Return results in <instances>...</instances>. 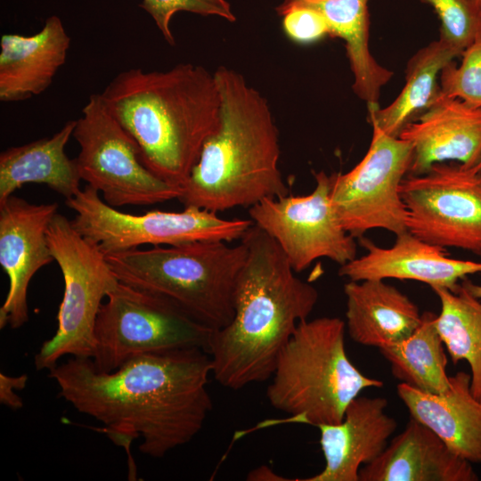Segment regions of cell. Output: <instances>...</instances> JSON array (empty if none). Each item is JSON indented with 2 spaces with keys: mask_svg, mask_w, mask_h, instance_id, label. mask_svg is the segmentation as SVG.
Masks as SVG:
<instances>
[{
  "mask_svg": "<svg viewBox=\"0 0 481 481\" xmlns=\"http://www.w3.org/2000/svg\"><path fill=\"white\" fill-rule=\"evenodd\" d=\"M211 358L200 347L134 356L112 371L92 358L70 357L49 371L59 395L78 412L103 424L116 444L162 458L191 442L213 408L208 390Z\"/></svg>",
  "mask_w": 481,
  "mask_h": 481,
  "instance_id": "cell-1",
  "label": "cell"
},
{
  "mask_svg": "<svg viewBox=\"0 0 481 481\" xmlns=\"http://www.w3.org/2000/svg\"><path fill=\"white\" fill-rule=\"evenodd\" d=\"M240 240L248 255L235 284L233 317L213 331L207 347L215 379L233 390L271 379L281 350L319 298L257 225Z\"/></svg>",
  "mask_w": 481,
  "mask_h": 481,
  "instance_id": "cell-2",
  "label": "cell"
},
{
  "mask_svg": "<svg viewBox=\"0 0 481 481\" xmlns=\"http://www.w3.org/2000/svg\"><path fill=\"white\" fill-rule=\"evenodd\" d=\"M100 94L135 141L144 167L183 188L203 144L219 124L220 95L214 73L192 63L166 71L131 68L118 73Z\"/></svg>",
  "mask_w": 481,
  "mask_h": 481,
  "instance_id": "cell-3",
  "label": "cell"
},
{
  "mask_svg": "<svg viewBox=\"0 0 481 481\" xmlns=\"http://www.w3.org/2000/svg\"><path fill=\"white\" fill-rule=\"evenodd\" d=\"M220 119L182 195L184 207L219 213L289 194L279 167V131L266 98L234 69L214 72Z\"/></svg>",
  "mask_w": 481,
  "mask_h": 481,
  "instance_id": "cell-4",
  "label": "cell"
},
{
  "mask_svg": "<svg viewBox=\"0 0 481 481\" xmlns=\"http://www.w3.org/2000/svg\"><path fill=\"white\" fill-rule=\"evenodd\" d=\"M346 330L345 321L338 317L306 319L281 350L266 396L289 420L315 427L338 424L363 390L383 387L348 358Z\"/></svg>",
  "mask_w": 481,
  "mask_h": 481,
  "instance_id": "cell-5",
  "label": "cell"
},
{
  "mask_svg": "<svg viewBox=\"0 0 481 481\" xmlns=\"http://www.w3.org/2000/svg\"><path fill=\"white\" fill-rule=\"evenodd\" d=\"M247 255L241 240L234 246L197 240L105 257L119 281L170 299L216 330L233 317L235 284Z\"/></svg>",
  "mask_w": 481,
  "mask_h": 481,
  "instance_id": "cell-6",
  "label": "cell"
},
{
  "mask_svg": "<svg viewBox=\"0 0 481 481\" xmlns=\"http://www.w3.org/2000/svg\"><path fill=\"white\" fill-rule=\"evenodd\" d=\"M46 236L62 273L64 292L56 332L35 355L37 371L52 370L65 355L94 357L98 312L119 281L98 246L76 231L63 215L53 216Z\"/></svg>",
  "mask_w": 481,
  "mask_h": 481,
  "instance_id": "cell-7",
  "label": "cell"
},
{
  "mask_svg": "<svg viewBox=\"0 0 481 481\" xmlns=\"http://www.w3.org/2000/svg\"><path fill=\"white\" fill-rule=\"evenodd\" d=\"M94 324L95 368L112 371L136 355L207 347L214 330L170 299L118 281Z\"/></svg>",
  "mask_w": 481,
  "mask_h": 481,
  "instance_id": "cell-8",
  "label": "cell"
},
{
  "mask_svg": "<svg viewBox=\"0 0 481 481\" xmlns=\"http://www.w3.org/2000/svg\"><path fill=\"white\" fill-rule=\"evenodd\" d=\"M65 204L76 212L70 220L75 230L96 244L105 256L143 245L240 240L253 224L251 219H226L192 206L178 212L152 210L143 215L128 214L107 204L99 192L88 184L66 200Z\"/></svg>",
  "mask_w": 481,
  "mask_h": 481,
  "instance_id": "cell-9",
  "label": "cell"
},
{
  "mask_svg": "<svg viewBox=\"0 0 481 481\" xmlns=\"http://www.w3.org/2000/svg\"><path fill=\"white\" fill-rule=\"evenodd\" d=\"M72 136L80 148L75 159L81 179L102 192L110 206H149L182 195L183 188L164 182L144 167L135 141L100 94L90 95Z\"/></svg>",
  "mask_w": 481,
  "mask_h": 481,
  "instance_id": "cell-10",
  "label": "cell"
},
{
  "mask_svg": "<svg viewBox=\"0 0 481 481\" xmlns=\"http://www.w3.org/2000/svg\"><path fill=\"white\" fill-rule=\"evenodd\" d=\"M363 158L345 174H331L330 199L345 230L355 238L382 229L398 235L407 230L400 185L410 172L413 147L375 125Z\"/></svg>",
  "mask_w": 481,
  "mask_h": 481,
  "instance_id": "cell-11",
  "label": "cell"
},
{
  "mask_svg": "<svg viewBox=\"0 0 481 481\" xmlns=\"http://www.w3.org/2000/svg\"><path fill=\"white\" fill-rule=\"evenodd\" d=\"M400 192L411 233L444 249H461L481 257L478 164H435L422 174L407 175Z\"/></svg>",
  "mask_w": 481,
  "mask_h": 481,
  "instance_id": "cell-12",
  "label": "cell"
},
{
  "mask_svg": "<svg viewBox=\"0 0 481 481\" xmlns=\"http://www.w3.org/2000/svg\"><path fill=\"white\" fill-rule=\"evenodd\" d=\"M307 195L265 199L249 208L253 224L279 245L296 273L327 258L339 266L357 257L355 238L342 226L330 199L331 175L314 173Z\"/></svg>",
  "mask_w": 481,
  "mask_h": 481,
  "instance_id": "cell-13",
  "label": "cell"
},
{
  "mask_svg": "<svg viewBox=\"0 0 481 481\" xmlns=\"http://www.w3.org/2000/svg\"><path fill=\"white\" fill-rule=\"evenodd\" d=\"M57 209L56 202L33 204L14 195L0 202V265L9 278L1 329H18L29 320V282L53 260L46 233Z\"/></svg>",
  "mask_w": 481,
  "mask_h": 481,
  "instance_id": "cell-14",
  "label": "cell"
},
{
  "mask_svg": "<svg viewBox=\"0 0 481 481\" xmlns=\"http://www.w3.org/2000/svg\"><path fill=\"white\" fill-rule=\"evenodd\" d=\"M360 243L366 253L339 266L338 275L348 281L412 280L432 289L454 290L461 280L481 273V262L452 258L444 248L427 242L406 231L395 235L388 248L365 238Z\"/></svg>",
  "mask_w": 481,
  "mask_h": 481,
  "instance_id": "cell-15",
  "label": "cell"
},
{
  "mask_svg": "<svg viewBox=\"0 0 481 481\" xmlns=\"http://www.w3.org/2000/svg\"><path fill=\"white\" fill-rule=\"evenodd\" d=\"M387 407L384 397L358 395L347 405L341 422L318 426L325 466L313 477L295 480L359 481L362 466L382 453L396 429Z\"/></svg>",
  "mask_w": 481,
  "mask_h": 481,
  "instance_id": "cell-16",
  "label": "cell"
},
{
  "mask_svg": "<svg viewBox=\"0 0 481 481\" xmlns=\"http://www.w3.org/2000/svg\"><path fill=\"white\" fill-rule=\"evenodd\" d=\"M399 137L413 147L409 174H422L435 164L446 162L477 166L481 161V108L440 92Z\"/></svg>",
  "mask_w": 481,
  "mask_h": 481,
  "instance_id": "cell-17",
  "label": "cell"
},
{
  "mask_svg": "<svg viewBox=\"0 0 481 481\" xmlns=\"http://www.w3.org/2000/svg\"><path fill=\"white\" fill-rule=\"evenodd\" d=\"M476 480L478 477L470 462L412 418L382 453L359 472V481Z\"/></svg>",
  "mask_w": 481,
  "mask_h": 481,
  "instance_id": "cell-18",
  "label": "cell"
},
{
  "mask_svg": "<svg viewBox=\"0 0 481 481\" xmlns=\"http://www.w3.org/2000/svg\"><path fill=\"white\" fill-rule=\"evenodd\" d=\"M471 377L458 371L440 394L421 391L401 382L396 390L411 418L425 425L457 455L481 463V402L470 389Z\"/></svg>",
  "mask_w": 481,
  "mask_h": 481,
  "instance_id": "cell-19",
  "label": "cell"
},
{
  "mask_svg": "<svg viewBox=\"0 0 481 481\" xmlns=\"http://www.w3.org/2000/svg\"><path fill=\"white\" fill-rule=\"evenodd\" d=\"M70 37L56 15L31 36L1 37L0 101L21 102L45 92L66 61Z\"/></svg>",
  "mask_w": 481,
  "mask_h": 481,
  "instance_id": "cell-20",
  "label": "cell"
},
{
  "mask_svg": "<svg viewBox=\"0 0 481 481\" xmlns=\"http://www.w3.org/2000/svg\"><path fill=\"white\" fill-rule=\"evenodd\" d=\"M346 329L357 344L379 349L410 336L421 322L418 306L385 280L348 281Z\"/></svg>",
  "mask_w": 481,
  "mask_h": 481,
  "instance_id": "cell-21",
  "label": "cell"
},
{
  "mask_svg": "<svg viewBox=\"0 0 481 481\" xmlns=\"http://www.w3.org/2000/svg\"><path fill=\"white\" fill-rule=\"evenodd\" d=\"M296 6L312 8L323 16L330 37L345 42L354 93L367 105L379 104L380 90L393 72L381 66L371 53L368 0H282L275 11L281 17Z\"/></svg>",
  "mask_w": 481,
  "mask_h": 481,
  "instance_id": "cell-22",
  "label": "cell"
},
{
  "mask_svg": "<svg viewBox=\"0 0 481 481\" xmlns=\"http://www.w3.org/2000/svg\"><path fill=\"white\" fill-rule=\"evenodd\" d=\"M76 120H69L51 137L12 146L0 154V202L27 183L48 186L66 200L74 197L82 180L75 159L65 153Z\"/></svg>",
  "mask_w": 481,
  "mask_h": 481,
  "instance_id": "cell-23",
  "label": "cell"
},
{
  "mask_svg": "<svg viewBox=\"0 0 481 481\" xmlns=\"http://www.w3.org/2000/svg\"><path fill=\"white\" fill-rule=\"evenodd\" d=\"M458 56L461 54L441 37L420 49L407 63L405 84L398 96L383 109L379 104L367 105L370 124L398 137L437 98L438 75Z\"/></svg>",
  "mask_w": 481,
  "mask_h": 481,
  "instance_id": "cell-24",
  "label": "cell"
},
{
  "mask_svg": "<svg viewBox=\"0 0 481 481\" xmlns=\"http://www.w3.org/2000/svg\"><path fill=\"white\" fill-rule=\"evenodd\" d=\"M436 315L422 313L421 322L410 336L379 351L395 379L421 391L440 394L450 387V377L446 373L445 346L435 324Z\"/></svg>",
  "mask_w": 481,
  "mask_h": 481,
  "instance_id": "cell-25",
  "label": "cell"
},
{
  "mask_svg": "<svg viewBox=\"0 0 481 481\" xmlns=\"http://www.w3.org/2000/svg\"><path fill=\"white\" fill-rule=\"evenodd\" d=\"M433 291L440 301L436 328L453 364L465 360L471 371L470 389L481 402V299L459 283L454 290Z\"/></svg>",
  "mask_w": 481,
  "mask_h": 481,
  "instance_id": "cell-26",
  "label": "cell"
},
{
  "mask_svg": "<svg viewBox=\"0 0 481 481\" xmlns=\"http://www.w3.org/2000/svg\"><path fill=\"white\" fill-rule=\"evenodd\" d=\"M433 7L440 22V36L461 56L481 34V10L476 0H420Z\"/></svg>",
  "mask_w": 481,
  "mask_h": 481,
  "instance_id": "cell-27",
  "label": "cell"
},
{
  "mask_svg": "<svg viewBox=\"0 0 481 481\" xmlns=\"http://www.w3.org/2000/svg\"><path fill=\"white\" fill-rule=\"evenodd\" d=\"M460 65L453 61L440 73L442 94L481 108V34L462 53Z\"/></svg>",
  "mask_w": 481,
  "mask_h": 481,
  "instance_id": "cell-28",
  "label": "cell"
},
{
  "mask_svg": "<svg viewBox=\"0 0 481 481\" xmlns=\"http://www.w3.org/2000/svg\"><path fill=\"white\" fill-rule=\"evenodd\" d=\"M139 7L146 12L155 22L164 39L175 45L170 23L178 12H186L200 16H215L234 22L236 16L227 0H143Z\"/></svg>",
  "mask_w": 481,
  "mask_h": 481,
  "instance_id": "cell-29",
  "label": "cell"
},
{
  "mask_svg": "<svg viewBox=\"0 0 481 481\" xmlns=\"http://www.w3.org/2000/svg\"><path fill=\"white\" fill-rule=\"evenodd\" d=\"M281 18L284 33L296 43H314L330 36V29L325 19L312 8L292 7Z\"/></svg>",
  "mask_w": 481,
  "mask_h": 481,
  "instance_id": "cell-30",
  "label": "cell"
},
{
  "mask_svg": "<svg viewBox=\"0 0 481 481\" xmlns=\"http://www.w3.org/2000/svg\"><path fill=\"white\" fill-rule=\"evenodd\" d=\"M27 375L10 377L4 373L0 374V402L7 407L17 410L23 404L21 397L13 392V389L21 390L26 386Z\"/></svg>",
  "mask_w": 481,
  "mask_h": 481,
  "instance_id": "cell-31",
  "label": "cell"
},
{
  "mask_svg": "<svg viewBox=\"0 0 481 481\" xmlns=\"http://www.w3.org/2000/svg\"><path fill=\"white\" fill-rule=\"evenodd\" d=\"M248 480L252 481H282L288 480L282 477L278 476L271 469L266 466H261L258 469L252 470L247 477Z\"/></svg>",
  "mask_w": 481,
  "mask_h": 481,
  "instance_id": "cell-32",
  "label": "cell"
},
{
  "mask_svg": "<svg viewBox=\"0 0 481 481\" xmlns=\"http://www.w3.org/2000/svg\"><path fill=\"white\" fill-rule=\"evenodd\" d=\"M461 284L475 298L481 299V284L474 283L468 277L461 281Z\"/></svg>",
  "mask_w": 481,
  "mask_h": 481,
  "instance_id": "cell-33",
  "label": "cell"
},
{
  "mask_svg": "<svg viewBox=\"0 0 481 481\" xmlns=\"http://www.w3.org/2000/svg\"><path fill=\"white\" fill-rule=\"evenodd\" d=\"M479 9L481 10V0H476Z\"/></svg>",
  "mask_w": 481,
  "mask_h": 481,
  "instance_id": "cell-34",
  "label": "cell"
},
{
  "mask_svg": "<svg viewBox=\"0 0 481 481\" xmlns=\"http://www.w3.org/2000/svg\"><path fill=\"white\" fill-rule=\"evenodd\" d=\"M478 165H479V167H480V168H481V161L478 163Z\"/></svg>",
  "mask_w": 481,
  "mask_h": 481,
  "instance_id": "cell-35",
  "label": "cell"
}]
</instances>
